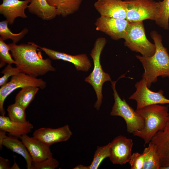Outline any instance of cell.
Returning <instances> with one entry per match:
<instances>
[{"instance_id": "obj_1", "label": "cell", "mask_w": 169, "mask_h": 169, "mask_svg": "<svg viewBox=\"0 0 169 169\" xmlns=\"http://www.w3.org/2000/svg\"><path fill=\"white\" fill-rule=\"evenodd\" d=\"M8 44L16 67L22 72L37 78L56 70L49 59L43 58L38 49V45L34 42H29L19 45L13 43Z\"/></svg>"}, {"instance_id": "obj_2", "label": "cell", "mask_w": 169, "mask_h": 169, "mask_svg": "<svg viewBox=\"0 0 169 169\" xmlns=\"http://www.w3.org/2000/svg\"><path fill=\"white\" fill-rule=\"evenodd\" d=\"M150 34L156 46L155 54L150 57L136 55L144 69L142 78L146 80L149 88L152 83L157 82L159 76L169 78V54L167 49L163 46L162 37L157 31H152Z\"/></svg>"}, {"instance_id": "obj_3", "label": "cell", "mask_w": 169, "mask_h": 169, "mask_svg": "<svg viewBox=\"0 0 169 169\" xmlns=\"http://www.w3.org/2000/svg\"><path fill=\"white\" fill-rule=\"evenodd\" d=\"M136 111L143 118L145 125L143 129L133 134L143 139L145 144H148L154 135L165 126L169 116L168 107L154 104Z\"/></svg>"}, {"instance_id": "obj_4", "label": "cell", "mask_w": 169, "mask_h": 169, "mask_svg": "<svg viewBox=\"0 0 169 169\" xmlns=\"http://www.w3.org/2000/svg\"><path fill=\"white\" fill-rule=\"evenodd\" d=\"M106 43V39L103 37L99 38L96 40L90 54L93 61L94 68L84 79L92 86L95 92L97 100L94 107L97 110H99L102 102V88L104 83L107 81L111 82L110 75L104 71L100 63V55Z\"/></svg>"}, {"instance_id": "obj_5", "label": "cell", "mask_w": 169, "mask_h": 169, "mask_svg": "<svg viewBox=\"0 0 169 169\" xmlns=\"http://www.w3.org/2000/svg\"><path fill=\"white\" fill-rule=\"evenodd\" d=\"M125 77L123 74L117 80L111 82L114 103L110 115L122 117L126 123L127 132L133 133L144 128V121L143 118L129 105L124 99L122 100L120 98L116 90V82L120 79Z\"/></svg>"}, {"instance_id": "obj_6", "label": "cell", "mask_w": 169, "mask_h": 169, "mask_svg": "<svg viewBox=\"0 0 169 169\" xmlns=\"http://www.w3.org/2000/svg\"><path fill=\"white\" fill-rule=\"evenodd\" d=\"M124 39L125 46L142 56L150 57L155 53V45L147 38L143 21L130 22Z\"/></svg>"}, {"instance_id": "obj_7", "label": "cell", "mask_w": 169, "mask_h": 169, "mask_svg": "<svg viewBox=\"0 0 169 169\" xmlns=\"http://www.w3.org/2000/svg\"><path fill=\"white\" fill-rule=\"evenodd\" d=\"M126 19L130 22L150 19L155 21L158 12L159 2L153 0H126Z\"/></svg>"}, {"instance_id": "obj_8", "label": "cell", "mask_w": 169, "mask_h": 169, "mask_svg": "<svg viewBox=\"0 0 169 169\" xmlns=\"http://www.w3.org/2000/svg\"><path fill=\"white\" fill-rule=\"evenodd\" d=\"M46 86V82L41 79L30 76L21 72L11 77L10 80L0 89V113L1 115L5 113L4 108L5 100L12 92L18 88L28 86L38 87L43 89Z\"/></svg>"}, {"instance_id": "obj_9", "label": "cell", "mask_w": 169, "mask_h": 169, "mask_svg": "<svg viewBox=\"0 0 169 169\" xmlns=\"http://www.w3.org/2000/svg\"><path fill=\"white\" fill-rule=\"evenodd\" d=\"M135 87L136 91L129 99L136 101V109L152 105L169 104V99L164 95L163 91L161 90L157 92L151 90L144 79L137 82Z\"/></svg>"}, {"instance_id": "obj_10", "label": "cell", "mask_w": 169, "mask_h": 169, "mask_svg": "<svg viewBox=\"0 0 169 169\" xmlns=\"http://www.w3.org/2000/svg\"><path fill=\"white\" fill-rule=\"evenodd\" d=\"M130 22L126 19L100 16L95 23L96 30L102 32L115 40L125 37Z\"/></svg>"}, {"instance_id": "obj_11", "label": "cell", "mask_w": 169, "mask_h": 169, "mask_svg": "<svg viewBox=\"0 0 169 169\" xmlns=\"http://www.w3.org/2000/svg\"><path fill=\"white\" fill-rule=\"evenodd\" d=\"M133 145L132 139L119 135L110 142L109 158L114 164L122 165L129 162Z\"/></svg>"}, {"instance_id": "obj_12", "label": "cell", "mask_w": 169, "mask_h": 169, "mask_svg": "<svg viewBox=\"0 0 169 169\" xmlns=\"http://www.w3.org/2000/svg\"><path fill=\"white\" fill-rule=\"evenodd\" d=\"M72 135L69 125H66L57 128H38L33 132V136L50 146L56 143L68 141Z\"/></svg>"}, {"instance_id": "obj_13", "label": "cell", "mask_w": 169, "mask_h": 169, "mask_svg": "<svg viewBox=\"0 0 169 169\" xmlns=\"http://www.w3.org/2000/svg\"><path fill=\"white\" fill-rule=\"evenodd\" d=\"M100 16L116 19H126V5L122 0H98L94 4Z\"/></svg>"}, {"instance_id": "obj_14", "label": "cell", "mask_w": 169, "mask_h": 169, "mask_svg": "<svg viewBox=\"0 0 169 169\" xmlns=\"http://www.w3.org/2000/svg\"><path fill=\"white\" fill-rule=\"evenodd\" d=\"M49 58L52 60H61L73 64L76 69L78 71L87 72L91 67L90 61L85 54L73 55L55 51L47 48L38 46Z\"/></svg>"}, {"instance_id": "obj_15", "label": "cell", "mask_w": 169, "mask_h": 169, "mask_svg": "<svg viewBox=\"0 0 169 169\" xmlns=\"http://www.w3.org/2000/svg\"><path fill=\"white\" fill-rule=\"evenodd\" d=\"M21 141L27 148L34 162H39L53 157L50 146L35 137L27 134L20 137Z\"/></svg>"}, {"instance_id": "obj_16", "label": "cell", "mask_w": 169, "mask_h": 169, "mask_svg": "<svg viewBox=\"0 0 169 169\" xmlns=\"http://www.w3.org/2000/svg\"><path fill=\"white\" fill-rule=\"evenodd\" d=\"M31 0H3L0 5V13L5 17L8 24H13L15 18L20 17L27 18L25 9Z\"/></svg>"}, {"instance_id": "obj_17", "label": "cell", "mask_w": 169, "mask_h": 169, "mask_svg": "<svg viewBox=\"0 0 169 169\" xmlns=\"http://www.w3.org/2000/svg\"><path fill=\"white\" fill-rule=\"evenodd\" d=\"M151 141L156 147L160 167L169 166V116L164 128L157 132Z\"/></svg>"}, {"instance_id": "obj_18", "label": "cell", "mask_w": 169, "mask_h": 169, "mask_svg": "<svg viewBox=\"0 0 169 169\" xmlns=\"http://www.w3.org/2000/svg\"><path fill=\"white\" fill-rule=\"evenodd\" d=\"M33 125L28 121L24 123L11 120L8 117L0 116V130L8 132L15 136H20L30 132L33 128Z\"/></svg>"}, {"instance_id": "obj_19", "label": "cell", "mask_w": 169, "mask_h": 169, "mask_svg": "<svg viewBox=\"0 0 169 169\" xmlns=\"http://www.w3.org/2000/svg\"><path fill=\"white\" fill-rule=\"evenodd\" d=\"M27 8L30 13L44 20H52L57 15L56 8L49 5L47 0H31Z\"/></svg>"}, {"instance_id": "obj_20", "label": "cell", "mask_w": 169, "mask_h": 169, "mask_svg": "<svg viewBox=\"0 0 169 169\" xmlns=\"http://www.w3.org/2000/svg\"><path fill=\"white\" fill-rule=\"evenodd\" d=\"M3 145L21 156L26 161L27 169H31L33 162L32 158L25 145L17 136H7L3 141Z\"/></svg>"}, {"instance_id": "obj_21", "label": "cell", "mask_w": 169, "mask_h": 169, "mask_svg": "<svg viewBox=\"0 0 169 169\" xmlns=\"http://www.w3.org/2000/svg\"><path fill=\"white\" fill-rule=\"evenodd\" d=\"M82 0H47L48 4L56 8L57 15L66 17L77 11Z\"/></svg>"}, {"instance_id": "obj_22", "label": "cell", "mask_w": 169, "mask_h": 169, "mask_svg": "<svg viewBox=\"0 0 169 169\" xmlns=\"http://www.w3.org/2000/svg\"><path fill=\"white\" fill-rule=\"evenodd\" d=\"M148 144L143 151L145 156L142 169H160V159L156 147L151 141Z\"/></svg>"}, {"instance_id": "obj_23", "label": "cell", "mask_w": 169, "mask_h": 169, "mask_svg": "<svg viewBox=\"0 0 169 169\" xmlns=\"http://www.w3.org/2000/svg\"><path fill=\"white\" fill-rule=\"evenodd\" d=\"M39 88L28 86L22 88L15 98V103L21 105L25 110L34 99Z\"/></svg>"}, {"instance_id": "obj_24", "label": "cell", "mask_w": 169, "mask_h": 169, "mask_svg": "<svg viewBox=\"0 0 169 169\" xmlns=\"http://www.w3.org/2000/svg\"><path fill=\"white\" fill-rule=\"evenodd\" d=\"M8 24L7 20L0 22V38L3 41L11 39L13 43L16 44L22 39L28 31V29L25 28L19 33H13L8 28Z\"/></svg>"}, {"instance_id": "obj_25", "label": "cell", "mask_w": 169, "mask_h": 169, "mask_svg": "<svg viewBox=\"0 0 169 169\" xmlns=\"http://www.w3.org/2000/svg\"><path fill=\"white\" fill-rule=\"evenodd\" d=\"M159 9L155 22L156 24L165 30L169 29V0L159 2Z\"/></svg>"}, {"instance_id": "obj_26", "label": "cell", "mask_w": 169, "mask_h": 169, "mask_svg": "<svg viewBox=\"0 0 169 169\" xmlns=\"http://www.w3.org/2000/svg\"><path fill=\"white\" fill-rule=\"evenodd\" d=\"M110 142L103 146H97L94 153L93 161L88 166V169H97L105 158L109 157Z\"/></svg>"}, {"instance_id": "obj_27", "label": "cell", "mask_w": 169, "mask_h": 169, "mask_svg": "<svg viewBox=\"0 0 169 169\" xmlns=\"http://www.w3.org/2000/svg\"><path fill=\"white\" fill-rule=\"evenodd\" d=\"M25 110L22 106L14 103L9 105L7 108L8 117L13 121L25 123L27 121Z\"/></svg>"}, {"instance_id": "obj_28", "label": "cell", "mask_w": 169, "mask_h": 169, "mask_svg": "<svg viewBox=\"0 0 169 169\" xmlns=\"http://www.w3.org/2000/svg\"><path fill=\"white\" fill-rule=\"evenodd\" d=\"M0 38V68H2L6 64H15V62L9 53L10 47L8 44H6Z\"/></svg>"}, {"instance_id": "obj_29", "label": "cell", "mask_w": 169, "mask_h": 169, "mask_svg": "<svg viewBox=\"0 0 169 169\" xmlns=\"http://www.w3.org/2000/svg\"><path fill=\"white\" fill-rule=\"evenodd\" d=\"M59 165V161L52 157L39 162L33 161L31 169H55Z\"/></svg>"}, {"instance_id": "obj_30", "label": "cell", "mask_w": 169, "mask_h": 169, "mask_svg": "<svg viewBox=\"0 0 169 169\" xmlns=\"http://www.w3.org/2000/svg\"><path fill=\"white\" fill-rule=\"evenodd\" d=\"M21 72V71L18 68L13 67L11 64H8L1 72L3 75L0 78V86H2L6 84L9 77Z\"/></svg>"}, {"instance_id": "obj_31", "label": "cell", "mask_w": 169, "mask_h": 169, "mask_svg": "<svg viewBox=\"0 0 169 169\" xmlns=\"http://www.w3.org/2000/svg\"><path fill=\"white\" fill-rule=\"evenodd\" d=\"M145 156V154L143 152L141 154L138 152L133 153L128 162L131 166V169H142Z\"/></svg>"}, {"instance_id": "obj_32", "label": "cell", "mask_w": 169, "mask_h": 169, "mask_svg": "<svg viewBox=\"0 0 169 169\" xmlns=\"http://www.w3.org/2000/svg\"><path fill=\"white\" fill-rule=\"evenodd\" d=\"M10 169V164L9 160L0 156V169Z\"/></svg>"}, {"instance_id": "obj_33", "label": "cell", "mask_w": 169, "mask_h": 169, "mask_svg": "<svg viewBox=\"0 0 169 169\" xmlns=\"http://www.w3.org/2000/svg\"><path fill=\"white\" fill-rule=\"evenodd\" d=\"M6 132L4 131L0 130V149H2L3 146V142L4 139L7 136Z\"/></svg>"}, {"instance_id": "obj_34", "label": "cell", "mask_w": 169, "mask_h": 169, "mask_svg": "<svg viewBox=\"0 0 169 169\" xmlns=\"http://www.w3.org/2000/svg\"><path fill=\"white\" fill-rule=\"evenodd\" d=\"M73 169H88V166H85L82 165L77 166Z\"/></svg>"}, {"instance_id": "obj_35", "label": "cell", "mask_w": 169, "mask_h": 169, "mask_svg": "<svg viewBox=\"0 0 169 169\" xmlns=\"http://www.w3.org/2000/svg\"><path fill=\"white\" fill-rule=\"evenodd\" d=\"M20 169L17 163L14 161L13 165L11 167L10 169Z\"/></svg>"}, {"instance_id": "obj_36", "label": "cell", "mask_w": 169, "mask_h": 169, "mask_svg": "<svg viewBox=\"0 0 169 169\" xmlns=\"http://www.w3.org/2000/svg\"><path fill=\"white\" fill-rule=\"evenodd\" d=\"M160 169H169V166H166L161 167Z\"/></svg>"}]
</instances>
